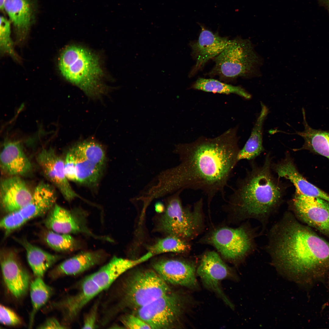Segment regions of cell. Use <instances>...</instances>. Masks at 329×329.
Listing matches in <instances>:
<instances>
[{
    "mask_svg": "<svg viewBox=\"0 0 329 329\" xmlns=\"http://www.w3.org/2000/svg\"><path fill=\"white\" fill-rule=\"evenodd\" d=\"M59 67L67 80L90 98H99L107 93L99 58L88 49L77 45L67 47L60 57Z\"/></svg>",
    "mask_w": 329,
    "mask_h": 329,
    "instance_id": "obj_4",
    "label": "cell"
},
{
    "mask_svg": "<svg viewBox=\"0 0 329 329\" xmlns=\"http://www.w3.org/2000/svg\"><path fill=\"white\" fill-rule=\"evenodd\" d=\"M154 269L167 283L192 289L198 288L194 264L175 259H162L153 263Z\"/></svg>",
    "mask_w": 329,
    "mask_h": 329,
    "instance_id": "obj_14",
    "label": "cell"
},
{
    "mask_svg": "<svg viewBox=\"0 0 329 329\" xmlns=\"http://www.w3.org/2000/svg\"><path fill=\"white\" fill-rule=\"evenodd\" d=\"M182 191H177L167 198L157 227L168 235L186 240L194 236L201 228L203 200L201 199L196 203L193 210L190 207H183L180 197Z\"/></svg>",
    "mask_w": 329,
    "mask_h": 329,
    "instance_id": "obj_6",
    "label": "cell"
},
{
    "mask_svg": "<svg viewBox=\"0 0 329 329\" xmlns=\"http://www.w3.org/2000/svg\"><path fill=\"white\" fill-rule=\"evenodd\" d=\"M102 250L83 252L64 260L50 273L53 279L64 276H76L100 264L107 257Z\"/></svg>",
    "mask_w": 329,
    "mask_h": 329,
    "instance_id": "obj_19",
    "label": "cell"
},
{
    "mask_svg": "<svg viewBox=\"0 0 329 329\" xmlns=\"http://www.w3.org/2000/svg\"><path fill=\"white\" fill-rule=\"evenodd\" d=\"M288 204L295 216L329 237V202L295 190Z\"/></svg>",
    "mask_w": 329,
    "mask_h": 329,
    "instance_id": "obj_9",
    "label": "cell"
},
{
    "mask_svg": "<svg viewBox=\"0 0 329 329\" xmlns=\"http://www.w3.org/2000/svg\"><path fill=\"white\" fill-rule=\"evenodd\" d=\"M119 319L123 326L126 328L151 329L148 324L137 316L126 314L121 315Z\"/></svg>",
    "mask_w": 329,
    "mask_h": 329,
    "instance_id": "obj_35",
    "label": "cell"
},
{
    "mask_svg": "<svg viewBox=\"0 0 329 329\" xmlns=\"http://www.w3.org/2000/svg\"><path fill=\"white\" fill-rule=\"evenodd\" d=\"M191 88L207 92L235 94L246 99L251 98V95L241 86H233L213 79L199 78Z\"/></svg>",
    "mask_w": 329,
    "mask_h": 329,
    "instance_id": "obj_26",
    "label": "cell"
},
{
    "mask_svg": "<svg viewBox=\"0 0 329 329\" xmlns=\"http://www.w3.org/2000/svg\"><path fill=\"white\" fill-rule=\"evenodd\" d=\"M201 32L198 40L190 44L192 56L195 64L189 76L195 74L211 59L215 58L228 45L231 40L226 37L214 33L200 25Z\"/></svg>",
    "mask_w": 329,
    "mask_h": 329,
    "instance_id": "obj_15",
    "label": "cell"
},
{
    "mask_svg": "<svg viewBox=\"0 0 329 329\" xmlns=\"http://www.w3.org/2000/svg\"><path fill=\"white\" fill-rule=\"evenodd\" d=\"M76 164L75 156L69 149L67 152L64 160L65 172L68 180L76 181Z\"/></svg>",
    "mask_w": 329,
    "mask_h": 329,
    "instance_id": "obj_37",
    "label": "cell"
},
{
    "mask_svg": "<svg viewBox=\"0 0 329 329\" xmlns=\"http://www.w3.org/2000/svg\"><path fill=\"white\" fill-rule=\"evenodd\" d=\"M1 169L9 176L24 175L32 169V164L19 142L9 141L4 144L0 155Z\"/></svg>",
    "mask_w": 329,
    "mask_h": 329,
    "instance_id": "obj_20",
    "label": "cell"
},
{
    "mask_svg": "<svg viewBox=\"0 0 329 329\" xmlns=\"http://www.w3.org/2000/svg\"><path fill=\"white\" fill-rule=\"evenodd\" d=\"M0 44L2 50L13 55L12 43L11 40L10 25L9 21L3 16L0 17Z\"/></svg>",
    "mask_w": 329,
    "mask_h": 329,
    "instance_id": "obj_32",
    "label": "cell"
},
{
    "mask_svg": "<svg viewBox=\"0 0 329 329\" xmlns=\"http://www.w3.org/2000/svg\"><path fill=\"white\" fill-rule=\"evenodd\" d=\"M238 127L213 138L201 136L190 143L175 146L178 164L162 171L152 180L159 197L185 189L200 190L210 203L215 195L223 197L225 188L238 162L240 150Z\"/></svg>",
    "mask_w": 329,
    "mask_h": 329,
    "instance_id": "obj_1",
    "label": "cell"
},
{
    "mask_svg": "<svg viewBox=\"0 0 329 329\" xmlns=\"http://www.w3.org/2000/svg\"><path fill=\"white\" fill-rule=\"evenodd\" d=\"M258 230L249 222L236 228L222 227L211 233L208 242L225 258L241 262L256 250Z\"/></svg>",
    "mask_w": 329,
    "mask_h": 329,
    "instance_id": "obj_7",
    "label": "cell"
},
{
    "mask_svg": "<svg viewBox=\"0 0 329 329\" xmlns=\"http://www.w3.org/2000/svg\"><path fill=\"white\" fill-rule=\"evenodd\" d=\"M261 106L260 112L251 135L243 147L240 150L238 153V161L243 159H253L264 150L263 145V126L269 110L267 107L262 102H261Z\"/></svg>",
    "mask_w": 329,
    "mask_h": 329,
    "instance_id": "obj_22",
    "label": "cell"
},
{
    "mask_svg": "<svg viewBox=\"0 0 329 329\" xmlns=\"http://www.w3.org/2000/svg\"><path fill=\"white\" fill-rule=\"evenodd\" d=\"M25 223L17 211L7 214L1 220L0 226L6 234L19 228Z\"/></svg>",
    "mask_w": 329,
    "mask_h": 329,
    "instance_id": "obj_33",
    "label": "cell"
},
{
    "mask_svg": "<svg viewBox=\"0 0 329 329\" xmlns=\"http://www.w3.org/2000/svg\"><path fill=\"white\" fill-rule=\"evenodd\" d=\"M196 273L205 288L218 295L230 307H234L220 287L222 280L232 276V271L217 253L214 251L205 253L202 257Z\"/></svg>",
    "mask_w": 329,
    "mask_h": 329,
    "instance_id": "obj_11",
    "label": "cell"
},
{
    "mask_svg": "<svg viewBox=\"0 0 329 329\" xmlns=\"http://www.w3.org/2000/svg\"><path fill=\"white\" fill-rule=\"evenodd\" d=\"M326 5L329 11V0H321Z\"/></svg>",
    "mask_w": 329,
    "mask_h": 329,
    "instance_id": "obj_40",
    "label": "cell"
},
{
    "mask_svg": "<svg viewBox=\"0 0 329 329\" xmlns=\"http://www.w3.org/2000/svg\"><path fill=\"white\" fill-rule=\"evenodd\" d=\"M4 9L20 33L28 30L34 16L31 0H5Z\"/></svg>",
    "mask_w": 329,
    "mask_h": 329,
    "instance_id": "obj_23",
    "label": "cell"
},
{
    "mask_svg": "<svg viewBox=\"0 0 329 329\" xmlns=\"http://www.w3.org/2000/svg\"><path fill=\"white\" fill-rule=\"evenodd\" d=\"M0 321L5 325L15 326L21 324L20 318L12 310L5 306L0 305Z\"/></svg>",
    "mask_w": 329,
    "mask_h": 329,
    "instance_id": "obj_36",
    "label": "cell"
},
{
    "mask_svg": "<svg viewBox=\"0 0 329 329\" xmlns=\"http://www.w3.org/2000/svg\"><path fill=\"white\" fill-rule=\"evenodd\" d=\"M214 58L215 65L210 74L225 80L258 75L261 64L251 41L239 37L231 40Z\"/></svg>",
    "mask_w": 329,
    "mask_h": 329,
    "instance_id": "obj_5",
    "label": "cell"
},
{
    "mask_svg": "<svg viewBox=\"0 0 329 329\" xmlns=\"http://www.w3.org/2000/svg\"><path fill=\"white\" fill-rule=\"evenodd\" d=\"M66 326L61 324L55 318H50L47 320L43 324L40 325L39 328L41 329H63L66 328Z\"/></svg>",
    "mask_w": 329,
    "mask_h": 329,
    "instance_id": "obj_38",
    "label": "cell"
},
{
    "mask_svg": "<svg viewBox=\"0 0 329 329\" xmlns=\"http://www.w3.org/2000/svg\"><path fill=\"white\" fill-rule=\"evenodd\" d=\"M41 278L37 277L30 285L32 310L30 316V327L33 324L36 313L46 303L53 292L52 288L46 284Z\"/></svg>",
    "mask_w": 329,
    "mask_h": 329,
    "instance_id": "obj_28",
    "label": "cell"
},
{
    "mask_svg": "<svg viewBox=\"0 0 329 329\" xmlns=\"http://www.w3.org/2000/svg\"><path fill=\"white\" fill-rule=\"evenodd\" d=\"M37 161L46 178L66 200L69 201L76 197H80L73 189L66 176L64 160L53 149H42L37 155Z\"/></svg>",
    "mask_w": 329,
    "mask_h": 329,
    "instance_id": "obj_13",
    "label": "cell"
},
{
    "mask_svg": "<svg viewBox=\"0 0 329 329\" xmlns=\"http://www.w3.org/2000/svg\"><path fill=\"white\" fill-rule=\"evenodd\" d=\"M272 166L268 155L262 165H253L238 181L229 197V204L239 219L257 220L261 225L262 233L282 203L286 188L273 175Z\"/></svg>",
    "mask_w": 329,
    "mask_h": 329,
    "instance_id": "obj_3",
    "label": "cell"
},
{
    "mask_svg": "<svg viewBox=\"0 0 329 329\" xmlns=\"http://www.w3.org/2000/svg\"><path fill=\"white\" fill-rule=\"evenodd\" d=\"M75 157L76 182L88 185H95L101 177L103 167Z\"/></svg>",
    "mask_w": 329,
    "mask_h": 329,
    "instance_id": "obj_29",
    "label": "cell"
},
{
    "mask_svg": "<svg viewBox=\"0 0 329 329\" xmlns=\"http://www.w3.org/2000/svg\"><path fill=\"white\" fill-rule=\"evenodd\" d=\"M49 212L44 221L49 230L61 234L82 233L101 239V236L95 234L89 228L85 214L82 210H69L56 203Z\"/></svg>",
    "mask_w": 329,
    "mask_h": 329,
    "instance_id": "obj_10",
    "label": "cell"
},
{
    "mask_svg": "<svg viewBox=\"0 0 329 329\" xmlns=\"http://www.w3.org/2000/svg\"><path fill=\"white\" fill-rule=\"evenodd\" d=\"M56 193L52 186L42 181L34 189L30 201L16 211L26 223L49 212L56 203Z\"/></svg>",
    "mask_w": 329,
    "mask_h": 329,
    "instance_id": "obj_21",
    "label": "cell"
},
{
    "mask_svg": "<svg viewBox=\"0 0 329 329\" xmlns=\"http://www.w3.org/2000/svg\"><path fill=\"white\" fill-rule=\"evenodd\" d=\"M70 149L76 157L103 167L105 159V151L97 142L93 140H85L78 142Z\"/></svg>",
    "mask_w": 329,
    "mask_h": 329,
    "instance_id": "obj_27",
    "label": "cell"
},
{
    "mask_svg": "<svg viewBox=\"0 0 329 329\" xmlns=\"http://www.w3.org/2000/svg\"><path fill=\"white\" fill-rule=\"evenodd\" d=\"M154 256L167 252L183 253L190 249L189 245L184 240L174 236L168 235L158 239L148 248Z\"/></svg>",
    "mask_w": 329,
    "mask_h": 329,
    "instance_id": "obj_30",
    "label": "cell"
},
{
    "mask_svg": "<svg viewBox=\"0 0 329 329\" xmlns=\"http://www.w3.org/2000/svg\"><path fill=\"white\" fill-rule=\"evenodd\" d=\"M32 196L33 192L21 176H8L1 182V205L3 210L7 214L25 206Z\"/></svg>",
    "mask_w": 329,
    "mask_h": 329,
    "instance_id": "obj_17",
    "label": "cell"
},
{
    "mask_svg": "<svg viewBox=\"0 0 329 329\" xmlns=\"http://www.w3.org/2000/svg\"><path fill=\"white\" fill-rule=\"evenodd\" d=\"M280 175L290 180L295 186V190L302 195L329 202V195L306 180L299 172L294 162H289L284 165L281 169Z\"/></svg>",
    "mask_w": 329,
    "mask_h": 329,
    "instance_id": "obj_25",
    "label": "cell"
},
{
    "mask_svg": "<svg viewBox=\"0 0 329 329\" xmlns=\"http://www.w3.org/2000/svg\"><path fill=\"white\" fill-rule=\"evenodd\" d=\"M101 297L94 302L89 311L84 315L82 329L97 328L99 308Z\"/></svg>",
    "mask_w": 329,
    "mask_h": 329,
    "instance_id": "obj_34",
    "label": "cell"
},
{
    "mask_svg": "<svg viewBox=\"0 0 329 329\" xmlns=\"http://www.w3.org/2000/svg\"><path fill=\"white\" fill-rule=\"evenodd\" d=\"M155 209L156 212L158 213H163L165 207L163 204L161 202H158L155 205Z\"/></svg>",
    "mask_w": 329,
    "mask_h": 329,
    "instance_id": "obj_39",
    "label": "cell"
},
{
    "mask_svg": "<svg viewBox=\"0 0 329 329\" xmlns=\"http://www.w3.org/2000/svg\"><path fill=\"white\" fill-rule=\"evenodd\" d=\"M75 288V292L66 296L54 305L62 312L65 325L75 321L84 307L102 292L89 275L77 283Z\"/></svg>",
    "mask_w": 329,
    "mask_h": 329,
    "instance_id": "obj_12",
    "label": "cell"
},
{
    "mask_svg": "<svg viewBox=\"0 0 329 329\" xmlns=\"http://www.w3.org/2000/svg\"><path fill=\"white\" fill-rule=\"evenodd\" d=\"M286 211L273 225L266 249L272 264L289 276L315 275L329 268V243Z\"/></svg>",
    "mask_w": 329,
    "mask_h": 329,
    "instance_id": "obj_2",
    "label": "cell"
},
{
    "mask_svg": "<svg viewBox=\"0 0 329 329\" xmlns=\"http://www.w3.org/2000/svg\"><path fill=\"white\" fill-rule=\"evenodd\" d=\"M186 300L171 292L137 310V315L151 329H169L179 322L186 306Z\"/></svg>",
    "mask_w": 329,
    "mask_h": 329,
    "instance_id": "obj_8",
    "label": "cell"
},
{
    "mask_svg": "<svg viewBox=\"0 0 329 329\" xmlns=\"http://www.w3.org/2000/svg\"><path fill=\"white\" fill-rule=\"evenodd\" d=\"M44 239L50 247L59 252L73 251L79 246L78 242L70 234L58 233L49 230L44 234Z\"/></svg>",
    "mask_w": 329,
    "mask_h": 329,
    "instance_id": "obj_31",
    "label": "cell"
},
{
    "mask_svg": "<svg viewBox=\"0 0 329 329\" xmlns=\"http://www.w3.org/2000/svg\"><path fill=\"white\" fill-rule=\"evenodd\" d=\"M1 268L6 286L15 297L19 298L27 292L30 277L13 251L3 250L1 253Z\"/></svg>",
    "mask_w": 329,
    "mask_h": 329,
    "instance_id": "obj_16",
    "label": "cell"
},
{
    "mask_svg": "<svg viewBox=\"0 0 329 329\" xmlns=\"http://www.w3.org/2000/svg\"><path fill=\"white\" fill-rule=\"evenodd\" d=\"M152 257L149 252L135 260L113 256L106 264L89 275L94 282L102 290H106L120 277L135 266Z\"/></svg>",
    "mask_w": 329,
    "mask_h": 329,
    "instance_id": "obj_18",
    "label": "cell"
},
{
    "mask_svg": "<svg viewBox=\"0 0 329 329\" xmlns=\"http://www.w3.org/2000/svg\"><path fill=\"white\" fill-rule=\"evenodd\" d=\"M5 0H0V8L1 10L4 9V3Z\"/></svg>",
    "mask_w": 329,
    "mask_h": 329,
    "instance_id": "obj_41",
    "label": "cell"
},
{
    "mask_svg": "<svg viewBox=\"0 0 329 329\" xmlns=\"http://www.w3.org/2000/svg\"><path fill=\"white\" fill-rule=\"evenodd\" d=\"M17 241L25 249L28 263L37 277H43L46 271L60 258L58 255L49 253L34 246L26 239Z\"/></svg>",
    "mask_w": 329,
    "mask_h": 329,
    "instance_id": "obj_24",
    "label": "cell"
}]
</instances>
